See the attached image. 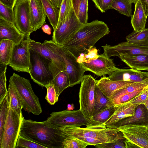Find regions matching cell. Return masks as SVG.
Returning a JSON list of instances; mask_svg holds the SVG:
<instances>
[{"mask_svg":"<svg viewBox=\"0 0 148 148\" xmlns=\"http://www.w3.org/2000/svg\"><path fill=\"white\" fill-rule=\"evenodd\" d=\"M19 135L47 148H62L65 138L59 128L46 120L38 122L24 118Z\"/></svg>","mask_w":148,"mask_h":148,"instance_id":"6da1fadb","label":"cell"},{"mask_svg":"<svg viewBox=\"0 0 148 148\" xmlns=\"http://www.w3.org/2000/svg\"><path fill=\"white\" fill-rule=\"evenodd\" d=\"M110 32L106 23L96 20L84 24L71 38L62 45L77 59L80 54L86 53L90 47H94L98 41Z\"/></svg>","mask_w":148,"mask_h":148,"instance_id":"7a4b0ae2","label":"cell"},{"mask_svg":"<svg viewBox=\"0 0 148 148\" xmlns=\"http://www.w3.org/2000/svg\"><path fill=\"white\" fill-rule=\"evenodd\" d=\"M59 128L64 137L97 139L106 143L124 138L122 132L119 130L107 127L104 124L88 125L84 128L71 126Z\"/></svg>","mask_w":148,"mask_h":148,"instance_id":"3957f363","label":"cell"},{"mask_svg":"<svg viewBox=\"0 0 148 148\" xmlns=\"http://www.w3.org/2000/svg\"><path fill=\"white\" fill-rule=\"evenodd\" d=\"M43 43L61 58L69 78L70 87L81 83L85 71L77 62V58L65 47L56 44L52 40H45Z\"/></svg>","mask_w":148,"mask_h":148,"instance_id":"277c9868","label":"cell"},{"mask_svg":"<svg viewBox=\"0 0 148 148\" xmlns=\"http://www.w3.org/2000/svg\"><path fill=\"white\" fill-rule=\"evenodd\" d=\"M9 82L15 86L25 111L36 115L42 113L39 99L34 92L29 80L14 73Z\"/></svg>","mask_w":148,"mask_h":148,"instance_id":"5b68a950","label":"cell"},{"mask_svg":"<svg viewBox=\"0 0 148 148\" xmlns=\"http://www.w3.org/2000/svg\"><path fill=\"white\" fill-rule=\"evenodd\" d=\"M29 73L31 79L42 87L52 84L53 78L49 67L51 62L33 50L29 49Z\"/></svg>","mask_w":148,"mask_h":148,"instance_id":"8992f818","label":"cell"},{"mask_svg":"<svg viewBox=\"0 0 148 148\" xmlns=\"http://www.w3.org/2000/svg\"><path fill=\"white\" fill-rule=\"evenodd\" d=\"M81 83L79 94V110L86 118L90 119L94 113L97 80L90 75H84Z\"/></svg>","mask_w":148,"mask_h":148,"instance_id":"52a82bcc","label":"cell"},{"mask_svg":"<svg viewBox=\"0 0 148 148\" xmlns=\"http://www.w3.org/2000/svg\"><path fill=\"white\" fill-rule=\"evenodd\" d=\"M24 117L19 116L10 107L4 125L0 148H16Z\"/></svg>","mask_w":148,"mask_h":148,"instance_id":"ba28073f","label":"cell"},{"mask_svg":"<svg viewBox=\"0 0 148 148\" xmlns=\"http://www.w3.org/2000/svg\"><path fill=\"white\" fill-rule=\"evenodd\" d=\"M83 25L72 5L64 21L53 30L52 40L57 44L62 45L71 38Z\"/></svg>","mask_w":148,"mask_h":148,"instance_id":"9c48e42d","label":"cell"},{"mask_svg":"<svg viewBox=\"0 0 148 148\" xmlns=\"http://www.w3.org/2000/svg\"><path fill=\"white\" fill-rule=\"evenodd\" d=\"M49 123L57 127L67 126L80 127L89 125L90 119L86 118L81 112L78 110H66L53 112L46 120Z\"/></svg>","mask_w":148,"mask_h":148,"instance_id":"30bf717a","label":"cell"},{"mask_svg":"<svg viewBox=\"0 0 148 148\" xmlns=\"http://www.w3.org/2000/svg\"><path fill=\"white\" fill-rule=\"evenodd\" d=\"M30 39V35H24L19 43L14 45L8 65L16 71L29 73Z\"/></svg>","mask_w":148,"mask_h":148,"instance_id":"8fae6325","label":"cell"},{"mask_svg":"<svg viewBox=\"0 0 148 148\" xmlns=\"http://www.w3.org/2000/svg\"><path fill=\"white\" fill-rule=\"evenodd\" d=\"M122 132L128 142L138 148H148V124H128L116 128Z\"/></svg>","mask_w":148,"mask_h":148,"instance_id":"7c38bea8","label":"cell"},{"mask_svg":"<svg viewBox=\"0 0 148 148\" xmlns=\"http://www.w3.org/2000/svg\"><path fill=\"white\" fill-rule=\"evenodd\" d=\"M80 63L85 71H90L99 76L110 75L119 69L116 66L113 60L104 53L99 55L95 59Z\"/></svg>","mask_w":148,"mask_h":148,"instance_id":"4fadbf2b","label":"cell"},{"mask_svg":"<svg viewBox=\"0 0 148 148\" xmlns=\"http://www.w3.org/2000/svg\"><path fill=\"white\" fill-rule=\"evenodd\" d=\"M15 25L24 35L33 32L31 27L28 0H18L14 8Z\"/></svg>","mask_w":148,"mask_h":148,"instance_id":"5bb4252c","label":"cell"},{"mask_svg":"<svg viewBox=\"0 0 148 148\" xmlns=\"http://www.w3.org/2000/svg\"><path fill=\"white\" fill-rule=\"evenodd\" d=\"M101 47L104 53L109 58L115 56L119 57L121 54L148 55V47L139 46L127 41L113 46L106 44Z\"/></svg>","mask_w":148,"mask_h":148,"instance_id":"9a60e30c","label":"cell"},{"mask_svg":"<svg viewBox=\"0 0 148 148\" xmlns=\"http://www.w3.org/2000/svg\"><path fill=\"white\" fill-rule=\"evenodd\" d=\"M28 0L31 26L35 31L46 23L47 15L40 0Z\"/></svg>","mask_w":148,"mask_h":148,"instance_id":"2e32d148","label":"cell"},{"mask_svg":"<svg viewBox=\"0 0 148 148\" xmlns=\"http://www.w3.org/2000/svg\"><path fill=\"white\" fill-rule=\"evenodd\" d=\"M128 124H148V111L144 104L139 105L136 107L134 114L133 116L106 127L116 129L117 127L120 126Z\"/></svg>","mask_w":148,"mask_h":148,"instance_id":"e0dca14e","label":"cell"},{"mask_svg":"<svg viewBox=\"0 0 148 148\" xmlns=\"http://www.w3.org/2000/svg\"><path fill=\"white\" fill-rule=\"evenodd\" d=\"M107 77L112 80L138 82L148 78V72H143L132 69H123L119 68Z\"/></svg>","mask_w":148,"mask_h":148,"instance_id":"ac0fdd59","label":"cell"},{"mask_svg":"<svg viewBox=\"0 0 148 148\" xmlns=\"http://www.w3.org/2000/svg\"><path fill=\"white\" fill-rule=\"evenodd\" d=\"M49 67L53 78L52 84L54 86L58 98L61 93L70 87L69 78L66 70H61L53 62L49 63Z\"/></svg>","mask_w":148,"mask_h":148,"instance_id":"d6986e66","label":"cell"},{"mask_svg":"<svg viewBox=\"0 0 148 148\" xmlns=\"http://www.w3.org/2000/svg\"><path fill=\"white\" fill-rule=\"evenodd\" d=\"M29 47L30 49L38 53L53 62L60 69L66 70L64 64L61 57L43 43L36 42L30 39Z\"/></svg>","mask_w":148,"mask_h":148,"instance_id":"ffe728a7","label":"cell"},{"mask_svg":"<svg viewBox=\"0 0 148 148\" xmlns=\"http://www.w3.org/2000/svg\"><path fill=\"white\" fill-rule=\"evenodd\" d=\"M24 36L15 24L0 19V40L7 39L16 45L21 42Z\"/></svg>","mask_w":148,"mask_h":148,"instance_id":"44dd1931","label":"cell"},{"mask_svg":"<svg viewBox=\"0 0 148 148\" xmlns=\"http://www.w3.org/2000/svg\"><path fill=\"white\" fill-rule=\"evenodd\" d=\"M134 83L122 81L112 80L105 76L97 80L98 86L104 95L109 99L116 91Z\"/></svg>","mask_w":148,"mask_h":148,"instance_id":"7402d4cb","label":"cell"},{"mask_svg":"<svg viewBox=\"0 0 148 148\" xmlns=\"http://www.w3.org/2000/svg\"><path fill=\"white\" fill-rule=\"evenodd\" d=\"M139 105L133 104L128 102L115 106V111L112 116L104 123L106 126L122 119L133 116L136 107Z\"/></svg>","mask_w":148,"mask_h":148,"instance_id":"603a6c76","label":"cell"},{"mask_svg":"<svg viewBox=\"0 0 148 148\" xmlns=\"http://www.w3.org/2000/svg\"><path fill=\"white\" fill-rule=\"evenodd\" d=\"M119 57L132 69L148 71V55L121 54Z\"/></svg>","mask_w":148,"mask_h":148,"instance_id":"cb8c5ba5","label":"cell"},{"mask_svg":"<svg viewBox=\"0 0 148 148\" xmlns=\"http://www.w3.org/2000/svg\"><path fill=\"white\" fill-rule=\"evenodd\" d=\"M135 4V10L132 16L131 23L134 31L138 32L145 29L147 17L140 0Z\"/></svg>","mask_w":148,"mask_h":148,"instance_id":"d4e9b609","label":"cell"},{"mask_svg":"<svg viewBox=\"0 0 148 148\" xmlns=\"http://www.w3.org/2000/svg\"><path fill=\"white\" fill-rule=\"evenodd\" d=\"M114 106L110 99L102 92L97 85L95 90V104L93 115L108 108Z\"/></svg>","mask_w":148,"mask_h":148,"instance_id":"484cf974","label":"cell"},{"mask_svg":"<svg viewBox=\"0 0 148 148\" xmlns=\"http://www.w3.org/2000/svg\"><path fill=\"white\" fill-rule=\"evenodd\" d=\"M14 45L13 41L8 39L0 40V64L8 65Z\"/></svg>","mask_w":148,"mask_h":148,"instance_id":"4316f807","label":"cell"},{"mask_svg":"<svg viewBox=\"0 0 148 148\" xmlns=\"http://www.w3.org/2000/svg\"><path fill=\"white\" fill-rule=\"evenodd\" d=\"M8 92L10 98V107L20 116H23L22 103L17 92L13 84L9 82Z\"/></svg>","mask_w":148,"mask_h":148,"instance_id":"83f0119b","label":"cell"},{"mask_svg":"<svg viewBox=\"0 0 148 148\" xmlns=\"http://www.w3.org/2000/svg\"><path fill=\"white\" fill-rule=\"evenodd\" d=\"M128 42L139 46L148 47V28L138 32L133 31L127 36Z\"/></svg>","mask_w":148,"mask_h":148,"instance_id":"f1b7e54d","label":"cell"},{"mask_svg":"<svg viewBox=\"0 0 148 148\" xmlns=\"http://www.w3.org/2000/svg\"><path fill=\"white\" fill-rule=\"evenodd\" d=\"M48 20L55 30L57 27L59 16V9L53 7L50 0H40Z\"/></svg>","mask_w":148,"mask_h":148,"instance_id":"f546056e","label":"cell"},{"mask_svg":"<svg viewBox=\"0 0 148 148\" xmlns=\"http://www.w3.org/2000/svg\"><path fill=\"white\" fill-rule=\"evenodd\" d=\"M115 109V106H111L93 116L90 119V124L88 125L94 126L104 124L113 115Z\"/></svg>","mask_w":148,"mask_h":148,"instance_id":"4dcf8cb0","label":"cell"},{"mask_svg":"<svg viewBox=\"0 0 148 148\" xmlns=\"http://www.w3.org/2000/svg\"><path fill=\"white\" fill-rule=\"evenodd\" d=\"M10 106V98L8 92L6 95L0 103V140L3 132L4 127Z\"/></svg>","mask_w":148,"mask_h":148,"instance_id":"1f68e13d","label":"cell"},{"mask_svg":"<svg viewBox=\"0 0 148 148\" xmlns=\"http://www.w3.org/2000/svg\"><path fill=\"white\" fill-rule=\"evenodd\" d=\"M132 3L129 0H113L110 9H114L121 14L132 16Z\"/></svg>","mask_w":148,"mask_h":148,"instance_id":"d6a6232c","label":"cell"},{"mask_svg":"<svg viewBox=\"0 0 148 148\" xmlns=\"http://www.w3.org/2000/svg\"><path fill=\"white\" fill-rule=\"evenodd\" d=\"M0 19L15 25L14 9L8 7L0 2Z\"/></svg>","mask_w":148,"mask_h":148,"instance_id":"836d02e7","label":"cell"},{"mask_svg":"<svg viewBox=\"0 0 148 148\" xmlns=\"http://www.w3.org/2000/svg\"><path fill=\"white\" fill-rule=\"evenodd\" d=\"M47 148L44 146L20 135L18 137L16 147V148Z\"/></svg>","mask_w":148,"mask_h":148,"instance_id":"e575fe53","label":"cell"},{"mask_svg":"<svg viewBox=\"0 0 148 148\" xmlns=\"http://www.w3.org/2000/svg\"><path fill=\"white\" fill-rule=\"evenodd\" d=\"M72 5L71 0H63L59 8L58 21L57 27L64 21Z\"/></svg>","mask_w":148,"mask_h":148,"instance_id":"d590c367","label":"cell"},{"mask_svg":"<svg viewBox=\"0 0 148 148\" xmlns=\"http://www.w3.org/2000/svg\"><path fill=\"white\" fill-rule=\"evenodd\" d=\"M98 50L94 47H90L86 53H82L79 55L77 58L78 62H87L89 61L98 58Z\"/></svg>","mask_w":148,"mask_h":148,"instance_id":"8d00e7d4","label":"cell"},{"mask_svg":"<svg viewBox=\"0 0 148 148\" xmlns=\"http://www.w3.org/2000/svg\"><path fill=\"white\" fill-rule=\"evenodd\" d=\"M62 148H85L88 145L77 138L65 137Z\"/></svg>","mask_w":148,"mask_h":148,"instance_id":"74e56055","label":"cell"},{"mask_svg":"<svg viewBox=\"0 0 148 148\" xmlns=\"http://www.w3.org/2000/svg\"><path fill=\"white\" fill-rule=\"evenodd\" d=\"M88 0H82L79 4L77 17L79 21L83 24L87 23Z\"/></svg>","mask_w":148,"mask_h":148,"instance_id":"f35d334b","label":"cell"},{"mask_svg":"<svg viewBox=\"0 0 148 148\" xmlns=\"http://www.w3.org/2000/svg\"><path fill=\"white\" fill-rule=\"evenodd\" d=\"M144 88H142L132 92L111 100L115 106H117L128 102L137 96Z\"/></svg>","mask_w":148,"mask_h":148,"instance_id":"ab89813d","label":"cell"},{"mask_svg":"<svg viewBox=\"0 0 148 148\" xmlns=\"http://www.w3.org/2000/svg\"><path fill=\"white\" fill-rule=\"evenodd\" d=\"M126 139L125 138L115 141L94 145L96 148H126Z\"/></svg>","mask_w":148,"mask_h":148,"instance_id":"60d3db41","label":"cell"},{"mask_svg":"<svg viewBox=\"0 0 148 148\" xmlns=\"http://www.w3.org/2000/svg\"><path fill=\"white\" fill-rule=\"evenodd\" d=\"M45 87L47 91L45 99L50 104L53 105L58 100L54 86L52 84H50Z\"/></svg>","mask_w":148,"mask_h":148,"instance_id":"b9f144b4","label":"cell"},{"mask_svg":"<svg viewBox=\"0 0 148 148\" xmlns=\"http://www.w3.org/2000/svg\"><path fill=\"white\" fill-rule=\"evenodd\" d=\"M148 97V86L144 88L135 97L128 101L133 104H144Z\"/></svg>","mask_w":148,"mask_h":148,"instance_id":"7bdbcfd3","label":"cell"},{"mask_svg":"<svg viewBox=\"0 0 148 148\" xmlns=\"http://www.w3.org/2000/svg\"><path fill=\"white\" fill-rule=\"evenodd\" d=\"M6 71L0 73V103L6 95L8 91L6 88Z\"/></svg>","mask_w":148,"mask_h":148,"instance_id":"ee69618b","label":"cell"},{"mask_svg":"<svg viewBox=\"0 0 148 148\" xmlns=\"http://www.w3.org/2000/svg\"><path fill=\"white\" fill-rule=\"evenodd\" d=\"M96 7L102 13L110 9L113 0H92Z\"/></svg>","mask_w":148,"mask_h":148,"instance_id":"f6af8a7d","label":"cell"},{"mask_svg":"<svg viewBox=\"0 0 148 148\" xmlns=\"http://www.w3.org/2000/svg\"><path fill=\"white\" fill-rule=\"evenodd\" d=\"M18 0H0V2L3 5L14 9Z\"/></svg>","mask_w":148,"mask_h":148,"instance_id":"bcb514c9","label":"cell"},{"mask_svg":"<svg viewBox=\"0 0 148 148\" xmlns=\"http://www.w3.org/2000/svg\"><path fill=\"white\" fill-rule=\"evenodd\" d=\"M147 17L148 16V0H140Z\"/></svg>","mask_w":148,"mask_h":148,"instance_id":"7dc6e473","label":"cell"},{"mask_svg":"<svg viewBox=\"0 0 148 148\" xmlns=\"http://www.w3.org/2000/svg\"><path fill=\"white\" fill-rule=\"evenodd\" d=\"M63 0H50L53 8L59 10Z\"/></svg>","mask_w":148,"mask_h":148,"instance_id":"c3c4849f","label":"cell"},{"mask_svg":"<svg viewBox=\"0 0 148 148\" xmlns=\"http://www.w3.org/2000/svg\"><path fill=\"white\" fill-rule=\"evenodd\" d=\"M43 32L48 35L51 34V29L50 26L47 24H44L41 27Z\"/></svg>","mask_w":148,"mask_h":148,"instance_id":"681fc988","label":"cell"},{"mask_svg":"<svg viewBox=\"0 0 148 148\" xmlns=\"http://www.w3.org/2000/svg\"><path fill=\"white\" fill-rule=\"evenodd\" d=\"M72 5L77 15L79 4L82 0H71Z\"/></svg>","mask_w":148,"mask_h":148,"instance_id":"f907efd6","label":"cell"},{"mask_svg":"<svg viewBox=\"0 0 148 148\" xmlns=\"http://www.w3.org/2000/svg\"><path fill=\"white\" fill-rule=\"evenodd\" d=\"M144 105L145 106L146 108H147V110L148 111V97Z\"/></svg>","mask_w":148,"mask_h":148,"instance_id":"816d5d0a","label":"cell"},{"mask_svg":"<svg viewBox=\"0 0 148 148\" xmlns=\"http://www.w3.org/2000/svg\"><path fill=\"white\" fill-rule=\"evenodd\" d=\"M132 3H134L135 4L139 0H129Z\"/></svg>","mask_w":148,"mask_h":148,"instance_id":"f5cc1de1","label":"cell"}]
</instances>
